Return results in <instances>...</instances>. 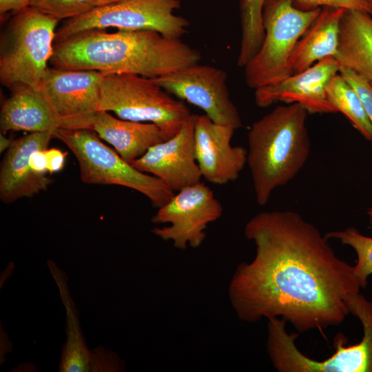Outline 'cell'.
Wrapping results in <instances>:
<instances>
[{
	"label": "cell",
	"mask_w": 372,
	"mask_h": 372,
	"mask_svg": "<svg viewBox=\"0 0 372 372\" xmlns=\"http://www.w3.org/2000/svg\"><path fill=\"white\" fill-rule=\"evenodd\" d=\"M244 234L255 256L238 265L228 290L240 320L280 318L306 332L338 326L350 314L347 300L361 289L353 266L298 213H258Z\"/></svg>",
	"instance_id": "cell-1"
},
{
	"label": "cell",
	"mask_w": 372,
	"mask_h": 372,
	"mask_svg": "<svg viewBox=\"0 0 372 372\" xmlns=\"http://www.w3.org/2000/svg\"><path fill=\"white\" fill-rule=\"evenodd\" d=\"M198 50L153 30L92 29L54 42L50 63L71 70L156 79L198 63Z\"/></svg>",
	"instance_id": "cell-2"
},
{
	"label": "cell",
	"mask_w": 372,
	"mask_h": 372,
	"mask_svg": "<svg viewBox=\"0 0 372 372\" xmlns=\"http://www.w3.org/2000/svg\"><path fill=\"white\" fill-rule=\"evenodd\" d=\"M308 113L298 103L279 105L252 124L247 163L259 205H265L273 192L290 182L308 160Z\"/></svg>",
	"instance_id": "cell-3"
},
{
	"label": "cell",
	"mask_w": 372,
	"mask_h": 372,
	"mask_svg": "<svg viewBox=\"0 0 372 372\" xmlns=\"http://www.w3.org/2000/svg\"><path fill=\"white\" fill-rule=\"evenodd\" d=\"M11 19L0 55V81L11 91L37 90L54 52L59 20L32 7Z\"/></svg>",
	"instance_id": "cell-4"
},
{
	"label": "cell",
	"mask_w": 372,
	"mask_h": 372,
	"mask_svg": "<svg viewBox=\"0 0 372 372\" xmlns=\"http://www.w3.org/2000/svg\"><path fill=\"white\" fill-rule=\"evenodd\" d=\"M100 110L125 120L154 123L165 140L174 136L192 114L184 101L172 96L153 79L132 74H104Z\"/></svg>",
	"instance_id": "cell-5"
},
{
	"label": "cell",
	"mask_w": 372,
	"mask_h": 372,
	"mask_svg": "<svg viewBox=\"0 0 372 372\" xmlns=\"http://www.w3.org/2000/svg\"><path fill=\"white\" fill-rule=\"evenodd\" d=\"M54 138L61 141L73 153L84 183L116 185L134 189L158 209L175 194L159 178L137 169L124 160L92 130L57 129Z\"/></svg>",
	"instance_id": "cell-6"
},
{
	"label": "cell",
	"mask_w": 372,
	"mask_h": 372,
	"mask_svg": "<svg viewBox=\"0 0 372 372\" xmlns=\"http://www.w3.org/2000/svg\"><path fill=\"white\" fill-rule=\"evenodd\" d=\"M322 8H296L293 0H265L262 10L265 37L262 44L247 63V85L258 89L291 75L289 60L297 42L320 14Z\"/></svg>",
	"instance_id": "cell-7"
},
{
	"label": "cell",
	"mask_w": 372,
	"mask_h": 372,
	"mask_svg": "<svg viewBox=\"0 0 372 372\" xmlns=\"http://www.w3.org/2000/svg\"><path fill=\"white\" fill-rule=\"evenodd\" d=\"M180 0H127L97 6L80 17L65 20L56 30L55 42L92 29L153 30L164 36L180 38L189 22L174 14Z\"/></svg>",
	"instance_id": "cell-8"
},
{
	"label": "cell",
	"mask_w": 372,
	"mask_h": 372,
	"mask_svg": "<svg viewBox=\"0 0 372 372\" xmlns=\"http://www.w3.org/2000/svg\"><path fill=\"white\" fill-rule=\"evenodd\" d=\"M103 76L94 70L48 68L37 90L49 105L58 129L92 130Z\"/></svg>",
	"instance_id": "cell-9"
},
{
	"label": "cell",
	"mask_w": 372,
	"mask_h": 372,
	"mask_svg": "<svg viewBox=\"0 0 372 372\" xmlns=\"http://www.w3.org/2000/svg\"><path fill=\"white\" fill-rule=\"evenodd\" d=\"M223 207L213 191L200 182L175 192L152 216V232L161 240L171 241L174 247L185 250L188 246L199 247L203 242L207 225L222 215Z\"/></svg>",
	"instance_id": "cell-10"
},
{
	"label": "cell",
	"mask_w": 372,
	"mask_h": 372,
	"mask_svg": "<svg viewBox=\"0 0 372 372\" xmlns=\"http://www.w3.org/2000/svg\"><path fill=\"white\" fill-rule=\"evenodd\" d=\"M153 79L171 95L203 110L214 123L236 130L242 126L222 69L198 63Z\"/></svg>",
	"instance_id": "cell-11"
},
{
	"label": "cell",
	"mask_w": 372,
	"mask_h": 372,
	"mask_svg": "<svg viewBox=\"0 0 372 372\" xmlns=\"http://www.w3.org/2000/svg\"><path fill=\"white\" fill-rule=\"evenodd\" d=\"M196 118L192 114L174 136L151 147L131 164L159 178L174 192L201 182L195 154Z\"/></svg>",
	"instance_id": "cell-12"
},
{
	"label": "cell",
	"mask_w": 372,
	"mask_h": 372,
	"mask_svg": "<svg viewBox=\"0 0 372 372\" xmlns=\"http://www.w3.org/2000/svg\"><path fill=\"white\" fill-rule=\"evenodd\" d=\"M235 130L214 123L206 114H196V158L202 178L209 183L222 185L235 181L247 164V150L231 144Z\"/></svg>",
	"instance_id": "cell-13"
},
{
	"label": "cell",
	"mask_w": 372,
	"mask_h": 372,
	"mask_svg": "<svg viewBox=\"0 0 372 372\" xmlns=\"http://www.w3.org/2000/svg\"><path fill=\"white\" fill-rule=\"evenodd\" d=\"M339 68L340 64L333 56L324 58L300 73L256 89V103L260 107H266L278 101L298 103L309 113H335V110L328 100L326 87L339 73Z\"/></svg>",
	"instance_id": "cell-14"
},
{
	"label": "cell",
	"mask_w": 372,
	"mask_h": 372,
	"mask_svg": "<svg viewBox=\"0 0 372 372\" xmlns=\"http://www.w3.org/2000/svg\"><path fill=\"white\" fill-rule=\"evenodd\" d=\"M54 132H30L12 141L1 164L0 199L11 203L22 198H31L48 189L52 179L34 172L31 155L46 149Z\"/></svg>",
	"instance_id": "cell-15"
},
{
	"label": "cell",
	"mask_w": 372,
	"mask_h": 372,
	"mask_svg": "<svg viewBox=\"0 0 372 372\" xmlns=\"http://www.w3.org/2000/svg\"><path fill=\"white\" fill-rule=\"evenodd\" d=\"M92 130L130 163L145 154L151 147L165 141L161 128L154 123L116 118L103 110L96 114Z\"/></svg>",
	"instance_id": "cell-16"
},
{
	"label": "cell",
	"mask_w": 372,
	"mask_h": 372,
	"mask_svg": "<svg viewBox=\"0 0 372 372\" xmlns=\"http://www.w3.org/2000/svg\"><path fill=\"white\" fill-rule=\"evenodd\" d=\"M345 9L323 7L320 14L297 42L289 60L291 74L300 73L316 62L337 52L340 24Z\"/></svg>",
	"instance_id": "cell-17"
},
{
	"label": "cell",
	"mask_w": 372,
	"mask_h": 372,
	"mask_svg": "<svg viewBox=\"0 0 372 372\" xmlns=\"http://www.w3.org/2000/svg\"><path fill=\"white\" fill-rule=\"evenodd\" d=\"M0 127L10 131L54 132L58 125L47 101L38 90L19 87L1 107Z\"/></svg>",
	"instance_id": "cell-18"
},
{
	"label": "cell",
	"mask_w": 372,
	"mask_h": 372,
	"mask_svg": "<svg viewBox=\"0 0 372 372\" xmlns=\"http://www.w3.org/2000/svg\"><path fill=\"white\" fill-rule=\"evenodd\" d=\"M334 58L340 65L353 70L372 83V15L345 10L340 21Z\"/></svg>",
	"instance_id": "cell-19"
},
{
	"label": "cell",
	"mask_w": 372,
	"mask_h": 372,
	"mask_svg": "<svg viewBox=\"0 0 372 372\" xmlns=\"http://www.w3.org/2000/svg\"><path fill=\"white\" fill-rule=\"evenodd\" d=\"M48 265L59 287L60 297L66 310L67 341L63 347L59 371H91L92 352L87 348L83 337L78 312L69 293L66 275L54 262L48 260Z\"/></svg>",
	"instance_id": "cell-20"
},
{
	"label": "cell",
	"mask_w": 372,
	"mask_h": 372,
	"mask_svg": "<svg viewBox=\"0 0 372 372\" xmlns=\"http://www.w3.org/2000/svg\"><path fill=\"white\" fill-rule=\"evenodd\" d=\"M328 100L336 112L343 114L352 126L368 141L372 140V125L355 90L340 74H335L326 87Z\"/></svg>",
	"instance_id": "cell-21"
},
{
	"label": "cell",
	"mask_w": 372,
	"mask_h": 372,
	"mask_svg": "<svg viewBox=\"0 0 372 372\" xmlns=\"http://www.w3.org/2000/svg\"><path fill=\"white\" fill-rule=\"evenodd\" d=\"M265 0H241V39L237 64L245 67L260 48L265 30L262 10Z\"/></svg>",
	"instance_id": "cell-22"
},
{
	"label": "cell",
	"mask_w": 372,
	"mask_h": 372,
	"mask_svg": "<svg viewBox=\"0 0 372 372\" xmlns=\"http://www.w3.org/2000/svg\"><path fill=\"white\" fill-rule=\"evenodd\" d=\"M325 237L333 238L351 247L357 256L353 274L361 288H365L372 275V237L361 234L354 227L327 232Z\"/></svg>",
	"instance_id": "cell-23"
},
{
	"label": "cell",
	"mask_w": 372,
	"mask_h": 372,
	"mask_svg": "<svg viewBox=\"0 0 372 372\" xmlns=\"http://www.w3.org/2000/svg\"><path fill=\"white\" fill-rule=\"evenodd\" d=\"M29 6L57 20L83 15L96 7V0H31Z\"/></svg>",
	"instance_id": "cell-24"
},
{
	"label": "cell",
	"mask_w": 372,
	"mask_h": 372,
	"mask_svg": "<svg viewBox=\"0 0 372 372\" xmlns=\"http://www.w3.org/2000/svg\"><path fill=\"white\" fill-rule=\"evenodd\" d=\"M339 73L350 84L359 96L364 112L372 125V85L362 74L340 65ZM372 147V140L371 141Z\"/></svg>",
	"instance_id": "cell-25"
},
{
	"label": "cell",
	"mask_w": 372,
	"mask_h": 372,
	"mask_svg": "<svg viewBox=\"0 0 372 372\" xmlns=\"http://www.w3.org/2000/svg\"><path fill=\"white\" fill-rule=\"evenodd\" d=\"M301 5L309 8L332 7L358 10L372 15V4L364 0H298Z\"/></svg>",
	"instance_id": "cell-26"
},
{
	"label": "cell",
	"mask_w": 372,
	"mask_h": 372,
	"mask_svg": "<svg viewBox=\"0 0 372 372\" xmlns=\"http://www.w3.org/2000/svg\"><path fill=\"white\" fill-rule=\"evenodd\" d=\"M92 361L91 371H120L122 364L118 357L112 351L104 347H97L92 350Z\"/></svg>",
	"instance_id": "cell-27"
},
{
	"label": "cell",
	"mask_w": 372,
	"mask_h": 372,
	"mask_svg": "<svg viewBox=\"0 0 372 372\" xmlns=\"http://www.w3.org/2000/svg\"><path fill=\"white\" fill-rule=\"evenodd\" d=\"M47 158L48 172L50 174L61 171L65 164L66 154L58 149H47L45 150Z\"/></svg>",
	"instance_id": "cell-28"
},
{
	"label": "cell",
	"mask_w": 372,
	"mask_h": 372,
	"mask_svg": "<svg viewBox=\"0 0 372 372\" xmlns=\"http://www.w3.org/2000/svg\"><path fill=\"white\" fill-rule=\"evenodd\" d=\"M46 149L36 151L31 155V167L34 172L39 174L46 175L48 173L45 154Z\"/></svg>",
	"instance_id": "cell-29"
},
{
	"label": "cell",
	"mask_w": 372,
	"mask_h": 372,
	"mask_svg": "<svg viewBox=\"0 0 372 372\" xmlns=\"http://www.w3.org/2000/svg\"><path fill=\"white\" fill-rule=\"evenodd\" d=\"M31 0H0V13L17 12L29 6Z\"/></svg>",
	"instance_id": "cell-30"
},
{
	"label": "cell",
	"mask_w": 372,
	"mask_h": 372,
	"mask_svg": "<svg viewBox=\"0 0 372 372\" xmlns=\"http://www.w3.org/2000/svg\"><path fill=\"white\" fill-rule=\"evenodd\" d=\"M12 141L4 136V134L1 132L0 134V152L2 153L7 150L12 144Z\"/></svg>",
	"instance_id": "cell-31"
},
{
	"label": "cell",
	"mask_w": 372,
	"mask_h": 372,
	"mask_svg": "<svg viewBox=\"0 0 372 372\" xmlns=\"http://www.w3.org/2000/svg\"><path fill=\"white\" fill-rule=\"evenodd\" d=\"M124 1L127 0H96V7L117 3Z\"/></svg>",
	"instance_id": "cell-32"
},
{
	"label": "cell",
	"mask_w": 372,
	"mask_h": 372,
	"mask_svg": "<svg viewBox=\"0 0 372 372\" xmlns=\"http://www.w3.org/2000/svg\"><path fill=\"white\" fill-rule=\"evenodd\" d=\"M366 215L368 216L369 224L372 226V207H369L366 211Z\"/></svg>",
	"instance_id": "cell-33"
},
{
	"label": "cell",
	"mask_w": 372,
	"mask_h": 372,
	"mask_svg": "<svg viewBox=\"0 0 372 372\" xmlns=\"http://www.w3.org/2000/svg\"><path fill=\"white\" fill-rule=\"evenodd\" d=\"M364 1H366V2L372 4V0H364Z\"/></svg>",
	"instance_id": "cell-34"
},
{
	"label": "cell",
	"mask_w": 372,
	"mask_h": 372,
	"mask_svg": "<svg viewBox=\"0 0 372 372\" xmlns=\"http://www.w3.org/2000/svg\"><path fill=\"white\" fill-rule=\"evenodd\" d=\"M371 85H372V83L371 82Z\"/></svg>",
	"instance_id": "cell-35"
}]
</instances>
